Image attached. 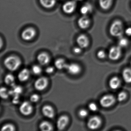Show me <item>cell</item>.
Instances as JSON below:
<instances>
[{"mask_svg":"<svg viewBox=\"0 0 131 131\" xmlns=\"http://www.w3.org/2000/svg\"><path fill=\"white\" fill-rule=\"evenodd\" d=\"M97 56L100 59H104L106 57L105 52L103 50H100L97 52Z\"/></svg>","mask_w":131,"mask_h":131,"instance_id":"cell-34","label":"cell"},{"mask_svg":"<svg viewBox=\"0 0 131 131\" xmlns=\"http://www.w3.org/2000/svg\"><path fill=\"white\" fill-rule=\"evenodd\" d=\"M4 65L7 69L10 71L17 70L21 66L22 62L18 57L10 56L6 58L4 62Z\"/></svg>","mask_w":131,"mask_h":131,"instance_id":"cell-2","label":"cell"},{"mask_svg":"<svg viewBox=\"0 0 131 131\" xmlns=\"http://www.w3.org/2000/svg\"><path fill=\"white\" fill-rule=\"evenodd\" d=\"M0 95L2 99H7L10 95L9 90H8L6 87H1L0 90Z\"/></svg>","mask_w":131,"mask_h":131,"instance_id":"cell-26","label":"cell"},{"mask_svg":"<svg viewBox=\"0 0 131 131\" xmlns=\"http://www.w3.org/2000/svg\"><path fill=\"white\" fill-rule=\"evenodd\" d=\"M19 110L23 115L28 116L32 112L33 108L30 102L28 101H24L20 106Z\"/></svg>","mask_w":131,"mask_h":131,"instance_id":"cell-3","label":"cell"},{"mask_svg":"<svg viewBox=\"0 0 131 131\" xmlns=\"http://www.w3.org/2000/svg\"><path fill=\"white\" fill-rule=\"evenodd\" d=\"M20 95H16L14 96L13 100H12V102L13 104H16V105L18 104L20 102Z\"/></svg>","mask_w":131,"mask_h":131,"instance_id":"cell-35","label":"cell"},{"mask_svg":"<svg viewBox=\"0 0 131 131\" xmlns=\"http://www.w3.org/2000/svg\"><path fill=\"white\" fill-rule=\"evenodd\" d=\"M39 127L40 129L42 131H51L53 129L52 124L46 121H43L40 123Z\"/></svg>","mask_w":131,"mask_h":131,"instance_id":"cell-21","label":"cell"},{"mask_svg":"<svg viewBox=\"0 0 131 131\" xmlns=\"http://www.w3.org/2000/svg\"><path fill=\"white\" fill-rule=\"evenodd\" d=\"M37 60L39 63L44 66L48 64L50 61V57L46 52H42L37 56Z\"/></svg>","mask_w":131,"mask_h":131,"instance_id":"cell-15","label":"cell"},{"mask_svg":"<svg viewBox=\"0 0 131 131\" xmlns=\"http://www.w3.org/2000/svg\"><path fill=\"white\" fill-rule=\"evenodd\" d=\"M124 26L120 20L113 21L110 25L109 29L110 34L113 37L120 38L124 32Z\"/></svg>","mask_w":131,"mask_h":131,"instance_id":"cell-1","label":"cell"},{"mask_svg":"<svg viewBox=\"0 0 131 131\" xmlns=\"http://www.w3.org/2000/svg\"><path fill=\"white\" fill-rule=\"evenodd\" d=\"M121 81L118 77H116L112 78L110 80L109 85L110 87L112 89L115 90L118 89L120 86Z\"/></svg>","mask_w":131,"mask_h":131,"instance_id":"cell-20","label":"cell"},{"mask_svg":"<svg viewBox=\"0 0 131 131\" xmlns=\"http://www.w3.org/2000/svg\"><path fill=\"white\" fill-rule=\"evenodd\" d=\"M82 48L80 47L79 46L78 47H74L73 50V52L74 53L77 54H79L81 53V52H82Z\"/></svg>","mask_w":131,"mask_h":131,"instance_id":"cell-37","label":"cell"},{"mask_svg":"<svg viewBox=\"0 0 131 131\" xmlns=\"http://www.w3.org/2000/svg\"><path fill=\"white\" fill-rule=\"evenodd\" d=\"M76 1H82V0H76Z\"/></svg>","mask_w":131,"mask_h":131,"instance_id":"cell-39","label":"cell"},{"mask_svg":"<svg viewBox=\"0 0 131 131\" xmlns=\"http://www.w3.org/2000/svg\"><path fill=\"white\" fill-rule=\"evenodd\" d=\"M122 77L123 80L126 83H131V69L126 68L122 72Z\"/></svg>","mask_w":131,"mask_h":131,"instance_id":"cell-22","label":"cell"},{"mask_svg":"<svg viewBox=\"0 0 131 131\" xmlns=\"http://www.w3.org/2000/svg\"></svg>","mask_w":131,"mask_h":131,"instance_id":"cell-41","label":"cell"},{"mask_svg":"<svg viewBox=\"0 0 131 131\" xmlns=\"http://www.w3.org/2000/svg\"><path fill=\"white\" fill-rule=\"evenodd\" d=\"M67 65V63L66 62L65 60L61 58L57 59L54 62L55 66L57 69L59 70L65 69Z\"/></svg>","mask_w":131,"mask_h":131,"instance_id":"cell-24","label":"cell"},{"mask_svg":"<svg viewBox=\"0 0 131 131\" xmlns=\"http://www.w3.org/2000/svg\"><path fill=\"white\" fill-rule=\"evenodd\" d=\"M89 109L92 111V112H95L97 111L98 110V107L96 104L94 103H91L89 104Z\"/></svg>","mask_w":131,"mask_h":131,"instance_id":"cell-33","label":"cell"},{"mask_svg":"<svg viewBox=\"0 0 131 131\" xmlns=\"http://www.w3.org/2000/svg\"><path fill=\"white\" fill-rule=\"evenodd\" d=\"M39 99V96L37 94H33L31 95L30 98V102L32 103L37 102Z\"/></svg>","mask_w":131,"mask_h":131,"instance_id":"cell-32","label":"cell"},{"mask_svg":"<svg viewBox=\"0 0 131 131\" xmlns=\"http://www.w3.org/2000/svg\"><path fill=\"white\" fill-rule=\"evenodd\" d=\"M39 1L41 6L47 9L52 8L56 3V0H39Z\"/></svg>","mask_w":131,"mask_h":131,"instance_id":"cell-19","label":"cell"},{"mask_svg":"<svg viewBox=\"0 0 131 131\" xmlns=\"http://www.w3.org/2000/svg\"><path fill=\"white\" fill-rule=\"evenodd\" d=\"M30 76V72L27 69H24L21 70L18 75V80L21 82H26L29 79Z\"/></svg>","mask_w":131,"mask_h":131,"instance_id":"cell-17","label":"cell"},{"mask_svg":"<svg viewBox=\"0 0 131 131\" xmlns=\"http://www.w3.org/2000/svg\"><path fill=\"white\" fill-rule=\"evenodd\" d=\"M12 87V89L9 90L10 95L14 96L16 95H20L22 93L23 89L20 86L15 85Z\"/></svg>","mask_w":131,"mask_h":131,"instance_id":"cell-25","label":"cell"},{"mask_svg":"<svg viewBox=\"0 0 131 131\" xmlns=\"http://www.w3.org/2000/svg\"><path fill=\"white\" fill-rule=\"evenodd\" d=\"M129 41L125 37H121L119 38L118 42V46L122 48L126 47L128 45Z\"/></svg>","mask_w":131,"mask_h":131,"instance_id":"cell-27","label":"cell"},{"mask_svg":"<svg viewBox=\"0 0 131 131\" xmlns=\"http://www.w3.org/2000/svg\"><path fill=\"white\" fill-rule=\"evenodd\" d=\"M113 0H99L100 7L104 10L109 9L112 6Z\"/></svg>","mask_w":131,"mask_h":131,"instance_id":"cell-18","label":"cell"},{"mask_svg":"<svg viewBox=\"0 0 131 131\" xmlns=\"http://www.w3.org/2000/svg\"><path fill=\"white\" fill-rule=\"evenodd\" d=\"M78 114H79L80 117L82 118H85L88 116V112L87 110L84 109H82L79 111Z\"/></svg>","mask_w":131,"mask_h":131,"instance_id":"cell-31","label":"cell"},{"mask_svg":"<svg viewBox=\"0 0 131 131\" xmlns=\"http://www.w3.org/2000/svg\"><path fill=\"white\" fill-rule=\"evenodd\" d=\"M65 69L70 74L73 75H77L81 71V68L80 66L76 63L67 64Z\"/></svg>","mask_w":131,"mask_h":131,"instance_id":"cell-12","label":"cell"},{"mask_svg":"<svg viewBox=\"0 0 131 131\" xmlns=\"http://www.w3.org/2000/svg\"><path fill=\"white\" fill-rule=\"evenodd\" d=\"M124 33L128 36L131 37V27L126 28L124 30Z\"/></svg>","mask_w":131,"mask_h":131,"instance_id":"cell-38","label":"cell"},{"mask_svg":"<svg viewBox=\"0 0 131 131\" xmlns=\"http://www.w3.org/2000/svg\"><path fill=\"white\" fill-rule=\"evenodd\" d=\"M69 122V118L67 115H62L59 117L57 121V127L59 130L64 129Z\"/></svg>","mask_w":131,"mask_h":131,"instance_id":"cell-13","label":"cell"},{"mask_svg":"<svg viewBox=\"0 0 131 131\" xmlns=\"http://www.w3.org/2000/svg\"><path fill=\"white\" fill-rule=\"evenodd\" d=\"M16 130L15 126L11 123H7L3 126L1 128L2 131H14Z\"/></svg>","mask_w":131,"mask_h":131,"instance_id":"cell-28","label":"cell"},{"mask_svg":"<svg viewBox=\"0 0 131 131\" xmlns=\"http://www.w3.org/2000/svg\"><path fill=\"white\" fill-rule=\"evenodd\" d=\"M78 26L82 29H85L89 27L91 20L87 16H83L80 17L77 21Z\"/></svg>","mask_w":131,"mask_h":131,"instance_id":"cell-10","label":"cell"},{"mask_svg":"<svg viewBox=\"0 0 131 131\" xmlns=\"http://www.w3.org/2000/svg\"></svg>","mask_w":131,"mask_h":131,"instance_id":"cell-40","label":"cell"},{"mask_svg":"<svg viewBox=\"0 0 131 131\" xmlns=\"http://www.w3.org/2000/svg\"><path fill=\"white\" fill-rule=\"evenodd\" d=\"M78 46L82 49L87 48L89 44V40L86 35L81 34L77 37L76 40Z\"/></svg>","mask_w":131,"mask_h":131,"instance_id":"cell-11","label":"cell"},{"mask_svg":"<svg viewBox=\"0 0 131 131\" xmlns=\"http://www.w3.org/2000/svg\"><path fill=\"white\" fill-rule=\"evenodd\" d=\"M127 97V94L125 92H122L119 93L117 96V100L119 102H122L126 99Z\"/></svg>","mask_w":131,"mask_h":131,"instance_id":"cell-30","label":"cell"},{"mask_svg":"<svg viewBox=\"0 0 131 131\" xmlns=\"http://www.w3.org/2000/svg\"><path fill=\"white\" fill-rule=\"evenodd\" d=\"M77 7V3L75 1H67L63 4L62 10L67 14H71L75 11Z\"/></svg>","mask_w":131,"mask_h":131,"instance_id":"cell-8","label":"cell"},{"mask_svg":"<svg viewBox=\"0 0 131 131\" xmlns=\"http://www.w3.org/2000/svg\"><path fill=\"white\" fill-rule=\"evenodd\" d=\"M32 71L33 73L35 75H38L42 72V69L39 65H34L32 67Z\"/></svg>","mask_w":131,"mask_h":131,"instance_id":"cell-29","label":"cell"},{"mask_svg":"<svg viewBox=\"0 0 131 131\" xmlns=\"http://www.w3.org/2000/svg\"><path fill=\"white\" fill-rule=\"evenodd\" d=\"M80 13L83 16H87L93 11V7L90 3H86L83 4L80 9Z\"/></svg>","mask_w":131,"mask_h":131,"instance_id":"cell-16","label":"cell"},{"mask_svg":"<svg viewBox=\"0 0 131 131\" xmlns=\"http://www.w3.org/2000/svg\"><path fill=\"white\" fill-rule=\"evenodd\" d=\"M49 81L47 78L41 77L37 79L34 83V87L38 91H42L47 87Z\"/></svg>","mask_w":131,"mask_h":131,"instance_id":"cell-9","label":"cell"},{"mask_svg":"<svg viewBox=\"0 0 131 131\" xmlns=\"http://www.w3.org/2000/svg\"><path fill=\"white\" fill-rule=\"evenodd\" d=\"M54 71V68L53 67L49 66L45 70V72L48 74H51Z\"/></svg>","mask_w":131,"mask_h":131,"instance_id":"cell-36","label":"cell"},{"mask_svg":"<svg viewBox=\"0 0 131 131\" xmlns=\"http://www.w3.org/2000/svg\"><path fill=\"white\" fill-rule=\"evenodd\" d=\"M42 113L47 118L52 119L55 116V111L53 107L49 105H46L42 108Z\"/></svg>","mask_w":131,"mask_h":131,"instance_id":"cell-14","label":"cell"},{"mask_svg":"<svg viewBox=\"0 0 131 131\" xmlns=\"http://www.w3.org/2000/svg\"><path fill=\"white\" fill-rule=\"evenodd\" d=\"M115 101V97L111 95L103 96L100 100V105L105 108H108L112 105Z\"/></svg>","mask_w":131,"mask_h":131,"instance_id":"cell-4","label":"cell"},{"mask_svg":"<svg viewBox=\"0 0 131 131\" xmlns=\"http://www.w3.org/2000/svg\"><path fill=\"white\" fill-rule=\"evenodd\" d=\"M102 123V120L100 117L98 116H93L88 120L87 126L90 129L95 130L101 126Z\"/></svg>","mask_w":131,"mask_h":131,"instance_id":"cell-7","label":"cell"},{"mask_svg":"<svg viewBox=\"0 0 131 131\" xmlns=\"http://www.w3.org/2000/svg\"><path fill=\"white\" fill-rule=\"evenodd\" d=\"M121 47L119 46L112 47L109 50L108 57L111 60H117L121 56Z\"/></svg>","mask_w":131,"mask_h":131,"instance_id":"cell-6","label":"cell"},{"mask_svg":"<svg viewBox=\"0 0 131 131\" xmlns=\"http://www.w3.org/2000/svg\"><path fill=\"white\" fill-rule=\"evenodd\" d=\"M4 80L6 85L11 87L16 85L15 77L12 74H8L6 75L4 78Z\"/></svg>","mask_w":131,"mask_h":131,"instance_id":"cell-23","label":"cell"},{"mask_svg":"<svg viewBox=\"0 0 131 131\" xmlns=\"http://www.w3.org/2000/svg\"><path fill=\"white\" fill-rule=\"evenodd\" d=\"M36 34V31L32 27H29L23 30L21 34L22 39L25 41H29L32 39Z\"/></svg>","mask_w":131,"mask_h":131,"instance_id":"cell-5","label":"cell"}]
</instances>
